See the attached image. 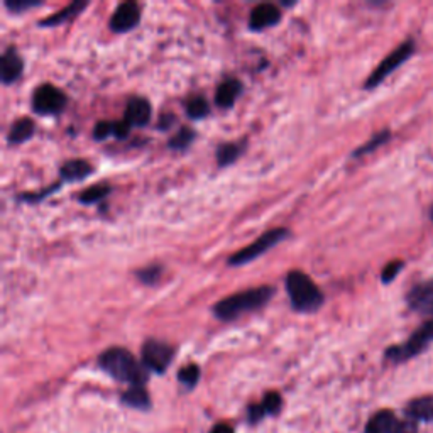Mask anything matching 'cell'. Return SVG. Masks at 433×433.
Segmentation results:
<instances>
[{"label": "cell", "instance_id": "6", "mask_svg": "<svg viewBox=\"0 0 433 433\" xmlns=\"http://www.w3.org/2000/svg\"><path fill=\"white\" fill-rule=\"evenodd\" d=\"M174 357V349L169 344L156 339H147L142 345V364L146 369L163 374Z\"/></svg>", "mask_w": 433, "mask_h": 433}, {"label": "cell", "instance_id": "36", "mask_svg": "<svg viewBox=\"0 0 433 433\" xmlns=\"http://www.w3.org/2000/svg\"><path fill=\"white\" fill-rule=\"evenodd\" d=\"M432 219H433V208H432Z\"/></svg>", "mask_w": 433, "mask_h": 433}, {"label": "cell", "instance_id": "32", "mask_svg": "<svg viewBox=\"0 0 433 433\" xmlns=\"http://www.w3.org/2000/svg\"><path fill=\"white\" fill-rule=\"evenodd\" d=\"M266 416L263 405H250L248 408V421L249 423H257Z\"/></svg>", "mask_w": 433, "mask_h": 433}, {"label": "cell", "instance_id": "7", "mask_svg": "<svg viewBox=\"0 0 433 433\" xmlns=\"http://www.w3.org/2000/svg\"><path fill=\"white\" fill-rule=\"evenodd\" d=\"M66 95L56 86L44 83L37 86L33 95V109L41 116H55L66 107Z\"/></svg>", "mask_w": 433, "mask_h": 433}, {"label": "cell", "instance_id": "25", "mask_svg": "<svg viewBox=\"0 0 433 433\" xmlns=\"http://www.w3.org/2000/svg\"><path fill=\"white\" fill-rule=\"evenodd\" d=\"M200 379V367L196 364H188L178 371V381L186 387H193Z\"/></svg>", "mask_w": 433, "mask_h": 433}, {"label": "cell", "instance_id": "29", "mask_svg": "<svg viewBox=\"0 0 433 433\" xmlns=\"http://www.w3.org/2000/svg\"><path fill=\"white\" fill-rule=\"evenodd\" d=\"M385 140H387V132H381V134L374 136V138H372L369 142L364 144L362 147H359V149H357L356 153H354V156H362V154L371 153V151H374L376 147L381 146V144L385 142Z\"/></svg>", "mask_w": 433, "mask_h": 433}, {"label": "cell", "instance_id": "20", "mask_svg": "<svg viewBox=\"0 0 433 433\" xmlns=\"http://www.w3.org/2000/svg\"><path fill=\"white\" fill-rule=\"evenodd\" d=\"M34 131H36V125L31 119L24 117V119H19L17 122L12 124L9 134H7V140L10 144H22L33 138Z\"/></svg>", "mask_w": 433, "mask_h": 433}, {"label": "cell", "instance_id": "28", "mask_svg": "<svg viewBox=\"0 0 433 433\" xmlns=\"http://www.w3.org/2000/svg\"><path fill=\"white\" fill-rule=\"evenodd\" d=\"M263 408L266 412V415H276V413L281 409V405H283V400H281V396L276 391H271V393H268L264 396L263 403Z\"/></svg>", "mask_w": 433, "mask_h": 433}, {"label": "cell", "instance_id": "30", "mask_svg": "<svg viewBox=\"0 0 433 433\" xmlns=\"http://www.w3.org/2000/svg\"><path fill=\"white\" fill-rule=\"evenodd\" d=\"M113 136V122H107V120H102L95 125L93 129V138L97 140H104Z\"/></svg>", "mask_w": 433, "mask_h": 433}, {"label": "cell", "instance_id": "3", "mask_svg": "<svg viewBox=\"0 0 433 433\" xmlns=\"http://www.w3.org/2000/svg\"><path fill=\"white\" fill-rule=\"evenodd\" d=\"M286 290L291 306L300 313H313L324 305V293L320 288L298 269L288 273Z\"/></svg>", "mask_w": 433, "mask_h": 433}, {"label": "cell", "instance_id": "2", "mask_svg": "<svg viewBox=\"0 0 433 433\" xmlns=\"http://www.w3.org/2000/svg\"><path fill=\"white\" fill-rule=\"evenodd\" d=\"M273 295H275V288L259 286L225 296L214 306V315L219 320L232 322L241 315L263 308L266 303L273 298Z\"/></svg>", "mask_w": 433, "mask_h": 433}, {"label": "cell", "instance_id": "26", "mask_svg": "<svg viewBox=\"0 0 433 433\" xmlns=\"http://www.w3.org/2000/svg\"><path fill=\"white\" fill-rule=\"evenodd\" d=\"M163 268L158 264H151L147 268H142L138 271V278L142 281L144 284H156L161 278Z\"/></svg>", "mask_w": 433, "mask_h": 433}, {"label": "cell", "instance_id": "24", "mask_svg": "<svg viewBox=\"0 0 433 433\" xmlns=\"http://www.w3.org/2000/svg\"><path fill=\"white\" fill-rule=\"evenodd\" d=\"M193 139H195V131L190 127H181L180 131H178V134L169 140L168 146L171 147V149L183 151L193 142Z\"/></svg>", "mask_w": 433, "mask_h": 433}, {"label": "cell", "instance_id": "5", "mask_svg": "<svg viewBox=\"0 0 433 433\" xmlns=\"http://www.w3.org/2000/svg\"><path fill=\"white\" fill-rule=\"evenodd\" d=\"M433 340V320L427 322L409 337L408 342H405L403 345H396V347H391L386 351V357L394 362H403V360H408L412 357H415L427 347L428 344Z\"/></svg>", "mask_w": 433, "mask_h": 433}, {"label": "cell", "instance_id": "12", "mask_svg": "<svg viewBox=\"0 0 433 433\" xmlns=\"http://www.w3.org/2000/svg\"><path fill=\"white\" fill-rule=\"evenodd\" d=\"M151 120V105L146 98L132 97L125 107V122L131 127H144Z\"/></svg>", "mask_w": 433, "mask_h": 433}, {"label": "cell", "instance_id": "23", "mask_svg": "<svg viewBox=\"0 0 433 433\" xmlns=\"http://www.w3.org/2000/svg\"><path fill=\"white\" fill-rule=\"evenodd\" d=\"M210 109H208V102L205 100L203 97H192L188 102H186V113L192 119L199 120L203 119V117L208 116Z\"/></svg>", "mask_w": 433, "mask_h": 433}, {"label": "cell", "instance_id": "1", "mask_svg": "<svg viewBox=\"0 0 433 433\" xmlns=\"http://www.w3.org/2000/svg\"><path fill=\"white\" fill-rule=\"evenodd\" d=\"M98 366L109 376L131 386H144L147 381V372L144 364H139L136 357L122 347H110L98 357Z\"/></svg>", "mask_w": 433, "mask_h": 433}, {"label": "cell", "instance_id": "13", "mask_svg": "<svg viewBox=\"0 0 433 433\" xmlns=\"http://www.w3.org/2000/svg\"><path fill=\"white\" fill-rule=\"evenodd\" d=\"M0 78L6 85L9 83L17 82L21 78L22 71H24V62L19 56V53L16 51V48H9L6 53L2 55V62H0Z\"/></svg>", "mask_w": 433, "mask_h": 433}, {"label": "cell", "instance_id": "34", "mask_svg": "<svg viewBox=\"0 0 433 433\" xmlns=\"http://www.w3.org/2000/svg\"><path fill=\"white\" fill-rule=\"evenodd\" d=\"M173 122H174V117L171 116V113H166V116H163L161 119H159V124H158V127L159 129H169L171 125H173Z\"/></svg>", "mask_w": 433, "mask_h": 433}, {"label": "cell", "instance_id": "31", "mask_svg": "<svg viewBox=\"0 0 433 433\" xmlns=\"http://www.w3.org/2000/svg\"><path fill=\"white\" fill-rule=\"evenodd\" d=\"M403 268V263L401 261H393V263H389L385 268V271H383V283H389V281H393L394 278H396V275L400 273V269Z\"/></svg>", "mask_w": 433, "mask_h": 433}, {"label": "cell", "instance_id": "18", "mask_svg": "<svg viewBox=\"0 0 433 433\" xmlns=\"http://www.w3.org/2000/svg\"><path fill=\"white\" fill-rule=\"evenodd\" d=\"M406 416L413 421H432L433 420V398H418L406 406Z\"/></svg>", "mask_w": 433, "mask_h": 433}, {"label": "cell", "instance_id": "27", "mask_svg": "<svg viewBox=\"0 0 433 433\" xmlns=\"http://www.w3.org/2000/svg\"><path fill=\"white\" fill-rule=\"evenodd\" d=\"M41 3L39 0H7L6 2V9L12 14H22L26 10L34 9V7H39Z\"/></svg>", "mask_w": 433, "mask_h": 433}, {"label": "cell", "instance_id": "9", "mask_svg": "<svg viewBox=\"0 0 433 433\" xmlns=\"http://www.w3.org/2000/svg\"><path fill=\"white\" fill-rule=\"evenodd\" d=\"M413 48H415V46H413L412 41H408V43L401 44L400 48L394 49V51L391 53L389 56H387L385 62H383L378 68H376L374 73H372L371 77L367 78L366 89H374V86H378L379 83H381L383 80L387 77V75L393 73V71L396 70V68L400 66V64L405 63L406 59H408L409 56H412Z\"/></svg>", "mask_w": 433, "mask_h": 433}, {"label": "cell", "instance_id": "11", "mask_svg": "<svg viewBox=\"0 0 433 433\" xmlns=\"http://www.w3.org/2000/svg\"><path fill=\"white\" fill-rule=\"evenodd\" d=\"M281 21V12L273 3H261L254 7L249 16V28L252 31H263L266 28H273Z\"/></svg>", "mask_w": 433, "mask_h": 433}, {"label": "cell", "instance_id": "14", "mask_svg": "<svg viewBox=\"0 0 433 433\" xmlns=\"http://www.w3.org/2000/svg\"><path fill=\"white\" fill-rule=\"evenodd\" d=\"M408 303L420 313H433V283H423L413 288L408 295Z\"/></svg>", "mask_w": 433, "mask_h": 433}, {"label": "cell", "instance_id": "17", "mask_svg": "<svg viewBox=\"0 0 433 433\" xmlns=\"http://www.w3.org/2000/svg\"><path fill=\"white\" fill-rule=\"evenodd\" d=\"M93 168L83 159H71V161H66L59 169V174H62L63 180L66 181H82L85 178H89L92 174Z\"/></svg>", "mask_w": 433, "mask_h": 433}, {"label": "cell", "instance_id": "10", "mask_svg": "<svg viewBox=\"0 0 433 433\" xmlns=\"http://www.w3.org/2000/svg\"><path fill=\"white\" fill-rule=\"evenodd\" d=\"M140 21V7L136 2L120 3L112 14L109 22V28L113 33H129L139 24Z\"/></svg>", "mask_w": 433, "mask_h": 433}, {"label": "cell", "instance_id": "21", "mask_svg": "<svg viewBox=\"0 0 433 433\" xmlns=\"http://www.w3.org/2000/svg\"><path fill=\"white\" fill-rule=\"evenodd\" d=\"M242 153V144H234V142H229V144H222V146H219V149H217V161H219V166H229L232 165V163L235 161V159L239 158Z\"/></svg>", "mask_w": 433, "mask_h": 433}, {"label": "cell", "instance_id": "22", "mask_svg": "<svg viewBox=\"0 0 433 433\" xmlns=\"http://www.w3.org/2000/svg\"><path fill=\"white\" fill-rule=\"evenodd\" d=\"M110 193V186L107 185H95L86 188L82 195L78 196V200L85 205H92V203H98L102 201Z\"/></svg>", "mask_w": 433, "mask_h": 433}, {"label": "cell", "instance_id": "15", "mask_svg": "<svg viewBox=\"0 0 433 433\" xmlns=\"http://www.w3.org/2000/svg\"><path fill=\"white\" fill-rule=\"evenodd\" d=\"M242 92V85L239 80H225L223 83H220L219 89L215 92V102L219 107L222 109H230L235 104V100L239 98V95Z\"/></svg>", "mask_w": 433, "mask_h": 433}, {"label": "cell", "instance_id": "19", "mask_svg": "<svg viewBox=\"0 0 433 433\" xmlns=\"http://www.w3.org/2000/svg\"><path fill=\"white\" fill-rule=\"evenodd\" d=\"M120 400H122L124 405L131 406V408H136V409H142V412H146V409L151 408L149 394H147V391L144 389V386H131L122 394Z\"/></svg>", "mask_w": 433, "mask_h": 433}, {"label": "cell", "instance_id": "33", "mask_svg": "<svg viewBox=\"0 0 433 433\" xmlns=\"http://www.w3.org/2000/svg\"><path fill=\"white\" fill-rule=\"evenodd\" d=\"M129 131H131V125L125 122V120L124 122L122 120H120V122H113V136H116L117 139L127 138Z\"/></svg>", "mask_w": 433, "mask_h": 433}, {"label": "cell", "instance_id": "4", "mask_svg": "<svg viewBox=\"0 0 433 433\" xmlns=\"http://www.w3.org/2000/svg\"><path fill=\"white\" fill-rule=\"evenodd\" d=\"M288 235H290V232H288L286 229L268 230V232H264L257 241H254L249 248L241 249L239 252L232 254V256L229 257V266H244L250 263V261L257 259V257L268 252L269 249L278 246L281 241H284Z\"/></svg>", "mask_w": 433, "mask_h": 433}, {"label": "cell", "instance_id": "35", "mask_svg": "<svg viewBox=\"0 0 433 433\" xmlns=\"http://www.w3.org/2000/svg\"><path fill=\"white\" fill-rule=\"evenodd\" d=\"M210 433H234V428L227 423H220V425H215Z\"/></svg>", "mask_w": 433, "mask_h": 433}, {"label": "cell", "instance_id": "16", "mask_svg": "<svg viewBox=\"0 0 433 433\" xmlns=\"http://www.w3.org/2000/svg\"><path fill=\"white\" fill-rule=\"evenodd\" d=\"M86 6H89L86 2L70 3V6H66L64 9L58 10L56 14H53V16H49L46 19H43V21H39V26H43V28H56V26H62V24H64V22H68V21H71V19L77 17L78 14H82V10H85Z\"/></svg>", "mask_w": 433, "mask_h": 433}, {"label": "cell", "instance_id": "8", "mask_svg": "<svg viewBox=\"0 0 433 433\" xmlns=\"http://www.w3.org/2000/svg\"><path fill=\"white\" fill-rule=\"evenodd\" d=\"M416 423L412 420H398L389 409L378 412L367 421L366 433H416Z\"/></svg>", "mask_w": 433, "mask_h": 433}]
</instances>
